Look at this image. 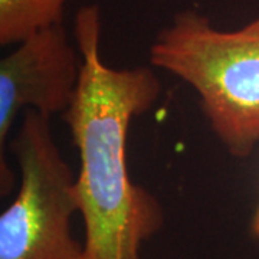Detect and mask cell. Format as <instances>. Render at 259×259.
Instances as JSON below:
<instances>
[{"instance_id": "6da1fadb", "label": "cell", "mask_w": 259, "mask_h": 259, "mask_svg": "<svg viewBox=\"0 0 259 259\" xmlns=\"http://www.w3.org/2000/svg\"><path fill=\"white\" fill-rule=\"evenodd\" d=\"M74 36L82 69L62 118L81 161L75 183L85 229L79 259H140L143 242L160 231L164 214L157 197L130 177L127 136L133 120L156 104L161 83L146 66L114 69L102 62L98 6L78 12Z\"/></svg>"}, {"instance_id": "7a4b0ae2", "label": "cell", "mask_w": 259, "mask_h": 259, "mask_svg": "<svg viewBox=\"0 0 259 259\" xmlns=\"http://www.w3.org/2000/svg\"><path fill=\"white\" fill-rule=\"evenodd\" d=\"M150 62L193 88L232 157H249L259 144V16L221 30L196 10L180 12L153 42Z\"/></svg>"}, {"instance_id": "3957f363", "label": "cell", "mask_w": 259, "mask_h": 259, "mask_svg": "<svg viewBox=\"0 0 259 259\" xmlns=\"http://www.w3.org/2000/svg\"><path fill=\"white\" fill-rule=\"evenodd\" d=\"M10 148L20 185L0 214V259H79L82 245L71 235L76 176L59 153L51 120L28 110Z\"/></svg>"}, {"instance_id": "277c9868", "label": "cell", "mask_w": 259, "mask_h": 259, "mask_svg": "<svg viewBox=\"0 0 259 259\" xmlns=\"http://www.w3.org/2000/svg\"><path fill=\"white\" fill-rule=\"evenodd\" d=\"M82 56L61 25L42 29L18 44L0 61V190L16 183L5 163V144L18 114L33 110L45 118L64 115L81 79Z\"/></svg>"}, {"instance_id": "5b68a950", "label": "cell", "mask_w": 259, "mask_h": 259, "mask_svg": "<svg viewBox=\"0 0 259 259\" xmlns=\"http://www.w3.org/2000/svg\"><path fill=\"white\" fill-rule=\"evenodd\" d=\"M71 0H0V44H20L42 29L61 25Z\"/></svg>"}, {"instance_id": "8992f818", "label": "cell", "mask_w": 259, "mask_h": 259, "mask_svg": "<svg viewBox=\"0 0 259 259\" xmlns=\"http://www.w3.org/2000/svg\"><path fill=\"white\" fill-rule=\"evenodd\" d=\"M250 231L252 233L259 238V204L258 207H256V210L253 213V218H252V223H250Z\"/></svg>"}]
</instances>
